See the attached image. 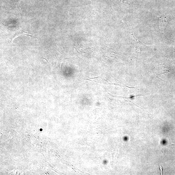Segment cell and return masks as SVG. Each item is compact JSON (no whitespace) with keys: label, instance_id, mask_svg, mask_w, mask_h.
<instances>
[{"label":"cell","instance_id":"2","mask_svg":"<svg viewBox=\"0 0 175 175\" xmlns=\"http://www.w3.org/2000/svg\"><path fill=\"white\" fill-rule=\"evenodd\" d=\"M159 168H160V172H161V174L162 175V170H163V169H162V167L160 165H159Z\"/></svg>","mask_w":175,"mask_h":175},{"label":"cell","instance_id":"1","mask_svg":"<svg viewBox=\"0 0 175 175\" xmlns=\"http://www.w3.org/2000/svg\"><path fill=\"white\" fill-rule=\"evenodd\" d=\"M167 22V18L165 16H161L159 18V27L161 31L163 32L166 26Z\"/></svg>","mask_w":175,"mask_h":175}]
</instances>
